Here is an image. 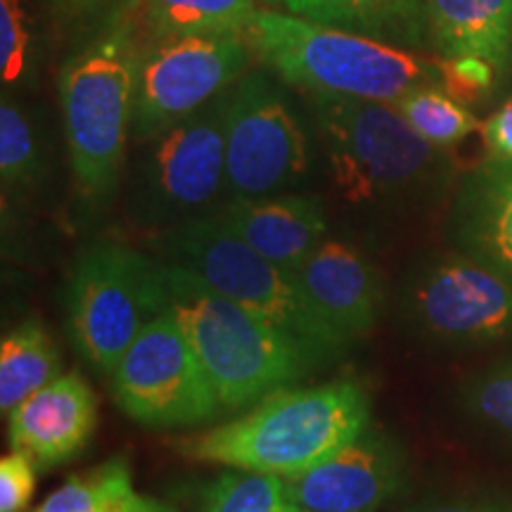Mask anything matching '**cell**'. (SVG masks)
Listing matches in <instances>:
<instances>
[{
	"label": "cell",
	"mask_w": 512,
	"mask_h": 512,
	"mask_svg": "<svg viewBox=\"0 0 512 512\" xmlns=\"http://www.w3.org/2000/svg\"><path fill=\"white\" fill-rule=\"evenodd\" d=\"M230 91L150 140L131 188L140 228L164 230L209 214L226 192V121Z\"/></svg>",
	"instance_id": "ba28073f"
},
{
	"label": "cell",
	"mask_w": 512,
	"mask_h": 512,
	"mask_svg": "<svg viewBox=\"0 0 512 512\" xmlns=\"http://www.w3.org/2000/svg\"><path fill=\"white\" fill-rule=\"evenodd\" d=\"M249 57L245 36H176L143 48L131 138L150 143L230 91Z\"/></svg>",
	"instance_id": "30bf717a"
},
{
	"label": "cell",
	"mask_w": 512,
	"mask_h": 512,
	"mask_svg": "<svg viewBox=\"0 0 512 512\" xmlns=\"http://www.w3.org/2000/svg\"><path fill=\"white\" fill-rule=\"evenodd\" d=\"M36 463L27 453L15 451L0 460V512H24L36 489Z\"/></svg>",
	"instance_id": "f1b7e54d"
},
{
	"label": "cell",
	"mask_w": 512,
	"mask_h": 512,
	"mask_svg": "<svg viewBox=\"0 0 512 512\" xmlns=\"http://www.w3.org/2000/svg\"><path fill=\"white\" fill-rule=\"evenodd\" d=\"M403 512H512V503L498 501H444V503H420Z\"/></svg>",
	"instance_id": "1f68e13d"
},
{
	"label": "cell",
	"mask_w": 512,
	"mask_h": 512,
	"mask_svg": "<svg viewBox=\"0 0 512 512\" xmlns=\"http://www.w3.org/2000/svg\"><path fill=\"white\" fill-rule=\"evenodd\" d=\"M415 133L437 147H451L479 128V121L463 102L441 86H420L394 102Z\"/></svg>",
	"instance_id": "cb8c5ba5"
},
{
	"label": "cell",
	"mask_w": 512,
	"mask_h": 512,
	"mask_svg": "<svg viewBox=\"0 0 512 512\" xmlns=\"http://www.w3.org/2000/svg\"><path fill=\"white\" fill-rule=\"evenodd\" d=\"M143 46L131 12L100 24L60 74V102L69 162L83 207L102 209L119 188L126 140L131 136Z\"/></svg>",
	"instance_id": "277c9868"
},
{
	"label": "cell",
	"mask_w": 512,
	"mask_h": 512,
	"mask_svg": "<svg viewBox=\"0 0 512 512\" xmlns=\"http://www.w3.org/2000/svg\"><path fill=\"white\" fill-rule=\"evenodd\" d=\"M152 249L164 264L195 273L216 292L287 330L320 361H332L349 347L306 299L294 273L249 247L214 211L159 230Z\"/></svg>",
	"instance_id": "8992f818"
},
{
	"label": "cell",
	"mask_w": 512,
	"mask_h": 512,
	"mask_svg": "<svg viewBox=\"0 0 512 512\" xmlns=\"http://www.w3.org/2000/svg\"><path fill=\"white\" fill-rule=\"evenodd\" d=\"M166 309V268L138 249L100 240L76 259L67 283L69 335L100 375H112L133 339Z\"/></svg>",
	"instance_id": "52a82bcc"
},
{
	"label": "cell",
	"mask_w": 512,
	"mask_h": 512,
	"mask_svg": "<svg viewBox=\"0 0 512 512\" xmlns=\"http://www.w3.org/2000/svg\"><path fill=\"white\" fill-rule=\"evenodd\" d=\"M441 88L458 102H477L489 95L498 79L494 64L479 57H444L439 60Z\"/></svg>",
	"instance_id": "83f0119b"
},
{
	"label": "cell",
	"mask_w": 512,
	"mask_h": 512,
	"mask_svg": "<svg viewBox=\"0 0 512 512\" xmlns=\"http://www.w3.org/2000/svg\"><path fill=\"white\" fill-rule=\"evenodd\" d=\"M254 0H145V24L155 41L176 36H245Z\"/></svg>",
	"instance_id": "7402d4cb"
},
{
	"label": "cell",
	"mask_w": 512,
	"mask_h": 512,
	"mask_svg": "<svg viewBox=\"0 0 512 512\" xmlns=\"http://www.w3.org/2000/svg\"><path fill=\"white\" fill-rule=\"evenodd\" d=\"M406 456L370 425L302 475L285 479V498L306 512H377L401 489Z\"/></svg>",
	"instance_id": "4fadbf2b"
},
{
	"label": "cell",
	"mask_w": 512,
	"mask_h": 512,
	"mask_svg": "<svg viewBox=\"0 0 512 512\" xmlns=\"http://www.w3.org/2000/svg\"><path fill=\"white\" fill-rule=\"evenodd\" d=\"M31 512H178L155 496L140 494L133 484L128 458L114 456L105 463L69 477Z\"/></svg>",
	"instance_id": "ffe728a7"
},
{
	"label": "cell",
	"mask_w": 512,
	"mask_h": 512,
	"mask_svg": "<svg viewBox=\"0 0 512 512\" xmlns=\"http://www.w3.org/2000/svg\"><path fill=\"white\" fill-rule=\"evenodd\" d=\"M482 131L491 157L512 159V98L486 121Z\"/></svg>",
	"instance_id": "4dcf8cb0"
},
{
	"label": "cell",
	"mask_w": 512,
	"mask_h": 512,
	"mask_svg": "<svg viewBox=\"0 0 512 512\" xmlns=\"http://www.w3.org/2000/svg\"><path fill=\"white\" fill-rule=\"evenodd\" d=\"M401 311L418 335L475 347L512 335V285L467 254H444L413 271Z\"/></svg>",
	"instance_id": "7c38bea8"
},
{
	"label": "cell",
	"mask_w": 512,
	"mask_h": 512,
	"mask_svg": "<svg viewBox=\"0 0 512 512\" xmlns=\"http://www.w3.org/2000/svg\"><path fill=\"white\" fill-rule=\"evenodd\" d=\"M29 12L24 0H0V76L15 86L29 72Z\"/></svg>",
	"instance_id": "4316f807"
},
{
	"label": "cell",
	"mask_w": 512,
	"mask_h": 512,
	"mask_svg": "<svg viewBox=\"0 0 512 512\" xmlns=\"http://www.w3.org/2000/svg\"><path fill=\"white\" fill-rule=\"evenodd\" d=\"M368 422L370 399L361 384L337 380L285 387L249 413L185 439L178 448L202 463L290 479L356 439Z\"/></svg>",
	"instance_id": "6da1fadb"
},
{
	"label": "cell",
	"mask_w": 512,
	"mask_h": 512,
	"mask_svg": "<svg viewBox=\"0 0 512 512\" xmlns=\"http://www.w3.org/2000/svg\"><path fill=\"white\" fill-rule=\"evenodd\" d=\"M460 252L512 285V159L491 157L465 178L453 209Z\"/></svg>",
	"instance_id": "e0dca14e"
},
{
	"label": "cell",
	"mask_w": 512,
	"mask_h": 512,
	"mask_svg": "<svg viewBox=\"0 0 512 512\" xmlns=\"http://www.w3.org/2000/svg\"><path fill=\"white\" fill-rule=\"evenodd\" d=\"M164 268L169 309L188 335L223 411L254 406L323 363L290 332L216 292L195 273L171 264Z\"/></svg>",
	"instance_id": "3957f363"
},
{
	"label": "cell",
	"mask_w": 512,
	"mask_h": 512,
	"mask_svg": "<svg viewBox=\"0 0 512 512\" xmlns=\"http://www.w3.org/2000/svg\"><path fill=\"white\" fill-rule=\"evenodd\" d=\"M430 36L441 57H479L508 72L512 0H427Z\"/></svg>",
	"instance_id": "ac0fdd59"
},
{
	"label": "cell",
	"mask_w": 512,
	"mask_h": 512,
	"mask_svg": "<svg viewBox=\"0 0 512 512\" xmlns=\"http://www.w3.org/2000/svg\"><path fill=\"white\" fill-rule=\"evenodd\" d=\"M46 3L64 22L100 19V24H105L112 17L131 12L138 5V0H46Z\"/></svg>",
	"instance_id": "f546056e"
},
{
	"label": "cell",
	"mask_w": 512,
	"mask_h": 512,
	"mask_svg": "<svg viewBox=\"0 0 512 512\" xmlns=\"http://www.w3.org/2000/svg\"><path fill=\"white\" fill-rule=\"evenodd\" d=\"M339 195L354 204L427 200L451 176L444 147L427 143L394 102L311 95Z\"/></svg>",
	"instance_id": "5b68a950"
},
{
	"label": "cell",
	"mask_w": 512,
	"mask_h": 512,
	"mask_svg": "<svg viewBox=\"0 0 512 512\" xmlns=\"http://www.w3.org/2000/svg\"><path fill=\"white\" fill-rule=\"evenodd\" d=\"M43 147L29 112L8 93L0 102V178L5 192L31 190L43 178Z\"/></svg>",
	"instance_id": "603a6c76"
},
{
	"label": "cell",
	"mask_w": 512,
	"mask_h": 512,
	"mask_svg": "<svg viewBox=\"0 0 512 512\" xmlns=\"http://www.w3.org/2000/svg\"><path fill=\"white\" fill-rule=\"evenodd\" d=\"M287 15L349 29L394 46H422L430 38L427 0H261Z\"/></svg>",
	"instance_id": "d6986e66"
},
{
	"label": "cell",
	"mask_w": 512,
	"mask_h": 512,
	"mask_svg": "<svg viewBox=\"0 0 512 512\" xmlns=\"http://www.w3.org/2000/svg\"><path fill=\"white\" fill-rule=\"evenodd\" d=\"M245 38L266 67L309 95L396 102L420 86H441L439 60L273 8L256 10Z\"/></svg>",
	"instance_id": "7a4b0ae2"
},
{
	"label": "cell",
	"mask_w": 512,
	"mask_h": 512,
	"mask_svg": "<svg viewBox=\"0 0 512 512\" xmlns=\"http://www.w3.org/2000/svg\"><path fill=\"white\" fill-rule=\"evenodd\" d=\"M214 214L275 266L294 273L325 240L328 216L320 197H228Z\"/></svg>",
	"instance_id": "2e32d148"
},
{
	"label": "cell",
	"mask_w": 512,
	"mask_h": 512,
	"mask_svg": "<svg viewBox=\"0 0 512 512\" xmlns=\"http://www.w3.org/2000/svg\"><path fill=\"white\" fill-rule=\"evenodd\" d=\"M60 368V349L41 323L27 320L10 330L0 342V408L5 418L60 377Z\"/></svg>",
	"instance_id": "44dd1931"
},
{
	"label": "cell",
	"mask_w": 512,
	"mask_h": 512,
	"mask_svg": "<svg viewBox=\"0 0 512 512\" xmlns=\"http://www.w3.org/2000/svg\"><path fill=\"white\" fill-rule=\"evenodd\" d=\"M112 392L128 418L155 430L197 427L223 411L171 309L133 339L112 373Z\"/></svg>",
	"instance_id": "9c48e42d"
},
{
	"label": "cell",
	"mask_w": 512,
	"mask_h": 512,
	"mask_svg": "<svg viewBox=\"0 0 512 512\" xmlns=\"http://www.w3.org/2000/svg\"><path fill=\"white\" fill-rule=\"evenodd\" d=\"M309 171V138L283 93L247 74L230 88L226 121V195H285Z\"/></svg>",
	"instance_id": "8fae6325"
},
{
	"label": "cell",
	"mask_w": 512,
	"mask_h": 512,
	"mask_svg": "<svg viewBox=\"0 0 512 512\" xmlns=\"http://www.w3.org/2000/svg\"><path fill=\"white\" fill-rule=\"evenodd\" d=\"M463 403L482 425L512 439V361L467 384Z\"/></svg>",
	"instance_id": "484cf974"
},
{
	"label": "cell",
	"mask_w": 512,
	"mask_h": 512,
	"mask_svg": "<svg viewBox=\"0 0 512 512\" xmlns=\"http://www.w3.org/2000/svg\"><path fill=\"white\" fill-rule=\"evenodd\" d=\"M316 311L351 344L373 330L380 313V275L361 249L344 240H323L294 271Z\"/></svg>",
	"instance_id": "9a60e30c"
},
{
	"label": "cell",
	"mask_w": 512,
	"mask_h": 512,
	"mask_svg": "<svg viewBox=\"0 0 512 512\" xmlns=\"http://www.w3.org/2000/svg\"><path fill=\"white\" fill-rule=\"evenodd\" d=\"M98 427V396L79 373H64L8 415L10 444L38 470L74 460Z\"/></svg>",
	"instance_id": "5bb4252c"
},
{
	"label": "cell",
	"mask_w": 512,
	"mask_h": 512,
	"mask_svg": "<svg viewBox=\"0 0 512 512\" xmlns=\"http://www.w3.org/2000/svg\"><path fill=\"white\" fill-rule=\"evenodd\" d=\"M202 512H306L285 498V479L259 472H223L202 489Z\"/></svg>",
	"instance_id": "d4e9b609"
}]
</instances>
